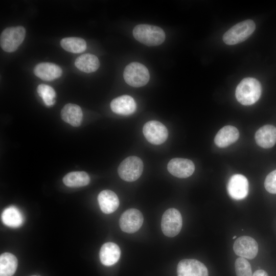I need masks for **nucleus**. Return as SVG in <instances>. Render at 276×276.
I'll use <instances>...</instances> for the list:
<instances>
[{"label": "nucleus", "instance_id": "f257e3e1", "mask_svg": "<svg viewBox=\"0 0 276 276\" xmlns=\"http://www.w3.org/2000/svg\"><path fill=\"white\" fill-rule=\"evenodd\" d=\"M262 91L260 82L254 78L243 79L237 85L235 96L237 101L243 105H250L260 98Z\"/></svg>", "mask_w": 276, "mask_h": 276}, {"label": "nucleus", "instance_id": "f03ea898", "mask_svg": "<svg viewBox=\"0 0 276 276\" xmlns=\"http://www.w3.org/2000/svg\"><path fill=\"white\" fill-rule=\"evenodd\" d=\"M134 37L147 46H156L165 40L164 31L160 28L146 24L136 26L133 30Z\"/></svg>", "mask_w": 276, "mask_h": 276}, {"label": "nucleus", "instance_id": "7ed1b4c3", "mask_svg": "<svg viewBox=\"0 0 276 276\" xmlns=\"http://www.w3.org/2000/svg\"><path fill=\"white\" fill-rule=\"evenodd\" d=\"M256 25L251 19L240 22L231 28L223 35L222 39L227 45H234L246 40L254 32Z\"/></svg>", "mask_w": 276, "mask_h": 276}, {"label": "nucleus", "instance_id": "20e7f679", "mask_svg": "<svg viewBox=\"0 0 276 276\" xmlns=\"http://www.w3.org/2000/svg\"><path fill=\"white\" fill-rule=\"evenodd\" d=\"M123 77L128 85L134 87L145 85L150 78L147 68L136 62H131L125 67Z\"/></svg>", "mask_w": 276, "mask_h": 276}, {"label": "nucleus", "instance_id": "39448f33", "mask_svg": "<svg viewBox=\"0 0 276 276\" xmlns=\"http://www.w3.org/2000/svg\"><path fill=\"white\" fill-rule=\"evenodd\" d=\"M26 30L22 26L9 27L2 32L0 37L2 49L7 52L15 51L22 42Z\"/></svg>", "mask_w": 276, "mask_h": 276}, {"label": "nucleus", "instance_id": "423d86ee", "mask_svg": "<svg viewBox=\"0 0 276 276\" xmlns=\"http://www.w3.org/2000/svg\"><path fill=\"white\" fill-rule=\"evenodd\" d=\"M143 168V163L140 158L130 156L121 163L118 168V173L123 180L132 182L141 176Z\"/></svg>", "mask_w": 276, "mask_h": 276}, {"label": "nucleus", "instance_id": "0eeeda50", "mask_svg": "<svg viewBox=\"0 0 276 276\" xmlns=\"http://www.w3.org/2000/svg\"><path fill=\"white\" fill-rule=\"evenodd\" d=\"M182 219L180 213L174 208H170L163 215L161 228L164 234L169 237L177 235L181 231Z\"/></svg>", "mask_w": 276, "mask_h": 276}, {"label": "nucleus", "instance_id": "6e6552de", "mask_svg": "<svg viewBox=\"0 0 276 276\" xmlns=\"http://www.w3.org/2000/svg\"><path fill=\"white\" fill-rule=\"evenodd\" d=\"M143 134L146 140L154 145H160L167 139L168 132L166 127L157 121H150L143 128Z\"/></svg>", "mask_w": 276, "mask_h": 276}, {"label": "nucleus", "instance_id": "1a4fd4ad", "mask_svg": "<svg viewBox=\"0 0 276 276\" xmlns=\"http://www.w3.org/2000/svg\"><path fill=\"white\" fill-rule=\"evenodd\" d=\"M144 218L142 213L136 209H129L121 215L119 220L122 231L127 233H134L142 226Z\"/></svg>", "mask_w": 276, "mask_h": 276}, {"label": "nucleus", "instance_id": "9d476101", "mask_svg": "<svg viewBox=\"0 0 276 276\" xmlns=\"http://www.w3.org/2000/svg\"><path fill=\"white\" fill-rule=\"evenodd\" d=\"M227 190L229 196L235 200L244 199L248 194L249 184L247 179L242 174H235L229 178Z\"/></svg>", "mask_w": 276, "mask_h": 276}, {"label": "nucleus", "instance_id": "9b49d317", "mask_svg": "<svg viewBox=\"0 0 276 276\" xmlns=\"http://www.w3.org/2000/svg\"><path fill=\"white\" fill-rule=\"evenodd\" d=\"M233 249L235 253L240 257L252 259L257 255L258 245L252 237L243 236L235 241Z\"/></svg>", "mask_w": 276, "mask_h": 276}, {"label": "nucleus", "instance_id": "f8f14e48", "mask_svg": "<svg viewBox=\"0 0 276 276\" xmlns=\"http://www.w3.org/2000/svg\"><path fill=\"white\" fill-rule=\"evenodd\" d=\"M177 276H208L206 266L195 259H183L178 264Z\"/></svg>", "mask_w": 276, "mask_h": 276}, {"label": "nucleus", "instance_id": "ddd939ff", "mask_svg": "<svg viewBox=\"0 0 276 276\" xmlns=\"http://www.w3.org/2000/svg\"><path fill=\"white\" fill-rule=\"evenodd\" d=\"M167 169L172 175L181 178L192 175L195 170V165L190 159L174 158L168 164Z\"/></svg>", "mask_w": 276, "mask_h": 276}, {"label": "nucleus", "instance_id": "4468645a", "mask_svg": "<svg viewBox=\"0 0 276 276\" xmlns=\"http://www.w3.org/2000/svg\"><path fill=\"white\" fill-rule=\"evenodd\" d=\"M113 112L122 115H129L136 110V103L132 97L123 95L113 99L110 103Z\"/></svg>", "mask_w": 276, "mask_h": 276}, {"label": "nucleus", "instance_id": "2eb2a0df", "mask_svg": "<svg viewBox=\"0 0 276 276\" xmlns=\"http://www.w3.org/2000/svg\"><path fill=\"white\" fill-rule=\"evenodd\" d=\"M257 144L264 148H270L276 143V127L266 125L260 128L255 136Z\"/></svg>", "mask_w": 276, "mask_h": 276}, {"label": "nucleus", "instance_id": "dca6fc26", "mask_svg": "<svg viewBox=\"0 0 276 276\" xmlns=\"http://www.w3.org/2000/svg\"><path fill=\"white\" fill-rule=\"evenodd\" d=\"M62 73L61 67L53 63H40L34 68V74L45 81H52L58 78L61 76Z\"/></svg>", "mask_w": 276, "mask_h": 276}, {"label": "nucleus", "instance_id": "f3484780", "mask_svg": "<svg viewBox=\"0 0 276 276\" xmlns=\"http://www.w3.org/2000/svg\"><path fill=\"white\" fill-rule=\"evenodd\" d=\"M120 247L113 242H107L104 244L99 253L101 262L107 266H111L116 263L120 259Z\"/></svg>", "mask_w": 276, "mask_h": 276}, {"label": "nucleus", "instance_id": "a211bd4d", "mask_svg": "<svg viewBox=\"0 0 276 276\" xmlns=\"http://www.w3.org/2000/svg\"><path fill=\"white\" fill-rule=\"evenodd\" d=\"M239 136L238 130L234 126H224L216 134L214 142L219 147L224 148L235 142Z\"/></svg>", "mask_w": 276, "mask_h": 276}, {"label": "nucleus", "instance_id": "6ab92c4d", "mask_svg": "<svg viewBox=\"0 0 276 276\" xmlns=\"http://www.w3.org/2000/svg\"><path fill=\"white\" fill-rule=\"evenodd\" d=\"M98 201L101 210L105 214L114 212L119 205V200L117 194L109 190L101 191L98 196Z\"/></svg>", "mask_w": 276, "mask_h": 276}, {"label": "nucleus", "instance_id": "aec40b11", "mask_svg": "<svg viewBox=\"0 0 276 276\" xmlns=\"http://www.w3.org/2000/svg\"><path fill=\"white\" fill-rule=\"evenodd\" d=\"M62 119L74 127L80 125L83 113L81 107L77 104L68 103L66 104L61 111Z\"/></svg>", "mask_w": 276, "mask_h": 276}, {"label": "nucleus", "instance_id": "412c9836", "mask_svg": "<svg viewBox=\"0 0 276 276\" xmlns=\"http://www.w3.org/2000/svg\"><path fill=\"white\" fill-rule=\"evenodd\" d=\"M76 67L82 72L89 73L97 71L100 66V62L95 55L86 53L77 58L75 62Z\"/></svg>", "mask_w": 276, "mask_h": 276}, {"label": "nucleus", "instance_id": "4be33fe9", "mask_svg": "<svg viewBox=\"0 0 276 276\" xmlns=\"http://www.w3.org/2000/svg\"><path fill=\"white\" fill-rule=\"evenodd\" d=\"M3 223L7 226L16 228L20 226L24 222L22 213L14 206L6 208L2 214Z\"/></svg>", "mask_w": 276, "mask_h": 276}, {"label": "nucleus", "instance_id": "5701e85b", "mask_svg": "<svg viewBox=\"0 0 276 276\" xmlns=\"http://www.w3.org/2000/svg\"><path fill=\"white\" fill-rule=\"evenodd\" d=\"M18 261L12 254L5 252L0 256V276H12L16 271Z\"/></svg>", "mask_w": 276, "mask_h": 276}, {"label": "nucleus", "instance_id": "b1692460", "mask_svg": "<svg viewBox=\"0 0 276 276\" xmlns=\"http://www.w3.org/2000/svg\"><path fill=\"white\" fill-rule=\"evenodd\" d=\"M90 178L84 171L71 172L66 174L63 178L64 184L69 187H81L89 183Z\"/></svg>", "mask_w": 276, "mask_h": 276}, {"label": "nucleus", "instance_id": "393cba45", "mask_svg": "<svg viewBox=\"0 0 276 276\" xmlns=\"http://www.w3.org/2000/svg\"><path fill=\"white\" fill-rule=\"evenodd\" d=\"M60 45L66 51L73 53H79L86 49V42L79 37H66L60 41Z\"/></svg>", "mask_w": 276, "mask_h": 276}, {"label": "nucleus", "instance_id": "a878e982", "mask_svg": "<svg viewBox=\"0 0 276 276\" xmlns=\"http://www.w3.org/2000/svg\"><path fill=\"white\" fill-rule=\"evenodd\" d=\"M37 91L47 106H52L55 104L56 93L51 86L41 84L37 86Z\"/></svg>", "mask_w": 276, "mask_h": 276}, {"label": "nucleus", "instance_id": "bb28decb", "mask_svg": "<svg viewBox=\"0 0 276 276\" xmlns=\"http://www.w3.org/2000/svg\"><path fill=\"white\" fill-rule=\"evenodd\" d=\"M237 276H252V271L249 263L243 257L237 258L235 263Z\"/></svg>", "mask_w": 276, "mask_h": 276}, {"label": "nucleus", "instance_id": "cd10ccee", "mask_svg": "<svg viewBox=\"0 0 276 276\" xmlns=\"http://www.w3.org/2000/svg\"><path fill=\"white\" fill-rule=\"evenodd\" d=\"M264 186L269 193L276 194V170L271 172L266 176Z\"/></svg>", "mask_w": 276, "mask_h": 276}, {"label": "nucleus", "instance_id": "c85d7f7f", "mask_svg": "<svg viewBox=\"0 0 276 276\" xmlns=\"http://www.w3.org/2000/svg\"><path fill=\"white\" fill-rule=\"evenodd\" d=\"M252 276H268L267 273L262 269L256 270Z\"/></svg>", "mask_w": 276, "mask_h": 276}, {"label": "nucleus", "instance_id": "c756f323", "mask_svg": "<svg viewBox=\"0 0 276 276\" xmlns=\"http://www.w3.org/2000/svg\"><path fill=\"white\" fill-rule=\"evenodd\" d=\"M236 237H237L236 236H234L233 237V239H235Z\"/></svg>", "mask_w": 276, "mask_h": 276}, {"label": "nucleus", "instance_id": "7c9ffc66", "mask_svg": "<svg viewBox=\"0 0 276 276\" xmlns=\"http://www.w3.org/2000/svg\"><path fill=\"white\" fill-rule=\"evenodd\" d=\"M31 276H36V275H31Z\"/></svg>", "mask_w": 276, "mask_h": 276}]
</instances>
